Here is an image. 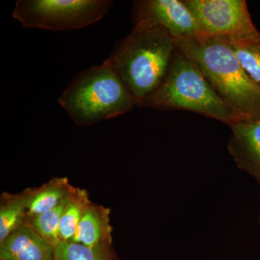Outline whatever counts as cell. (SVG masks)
Wrapping results in <instances>:
<instances>
[{
    "mask_svg": "<svg viewBox=\"0 0 260 260\" xmlns=\"http://www.w3.org/2000/svg\"><path fill=\"white\" fill-rule=\"evenodd\" d=\"M175 41L177 50L198 68L238 115L260 116V85L244 69L230 43L200 35Z\"/></svg>",
    "mask_w": 260,
    "mask_h": 260,
    "instance_id": "6da1fadb",
    "label": "cell"
},
{
    "mask_svg": "<svg viewBox=\"0 0 260 260\" xmlns=\"http://www.w3.org/2000/svg\"><path fill=\"white\" fill-rule=\"evenodd\" d=\"M177 51L175 39L160 26H135L116 43L106 62L114 70L138 107L167 76Z\"/></svg>",
    "mask_w": 260,
    "mask_h": 260,
    "instance_id": "7a4b0ae2",
    "label": "cell"
},
{
    "mask_svg": "<svg viewBox=\"0 0 260 260\" xmlns=\"http://www.w3.org/2000/svg\"><path fill=\"white\" fill-rule=\"evenodd\" d=\"M58 102L78 126H91L138 107L135 98L106 61L75 75Z\"/></svg>",
    "mask_w": 260,
    "mask_h": 260,
    "instance_id": "3957f363",
    "label": "cell"
},
{
    "mask_svg": "<svg viewBox=\"0 0 260 260\" xmlns=\"http://www.w3.org/2000/svg\"><path fill=\"white\" fill-rule=\"evenodd\" d=\"M139 107L190 111L228 125L242 118L217 95L204 75L177 49L162 83Z\"/></svg>",
    "mask_w": 260,
    "mask_h": 260,
    "instance_id": "277c9868",
    "label": "cell"
},
{
    "mask_svg": "<svg viewBox=\"0 0 260 260\" xmlns=\"http://www.w3.org/2000/svg\"><path fill=\"white\" fill-rule=\"evenodd\" d=\"M113 5L112 0H18L13 17L25 28L64 31L97 23Z\"/></svg>",
    "mask_w": 260,
    "mask_h": 260,
    "instance_id": "5b68a950",
    "label": "cell"
},
{
    "mask_svg": "<svg viewBox=\"0 0 260 260\" xmlns=\"http://www.w3.org/2000/svg\"><path fill=\"white\" fill-rule=\"evenodd\" d=\"M199 28V35L229 42H244L259 37L244 0H183Z\"/></svg>",
    "mask_w": 260,
    "mask_h": 260,
    "instance_id": "8992f818",
    "label": "cell"
},
{
    "mask_svg": "<svg viewBox=\"0 0 260 260\" xmlns=\"http://www.w3.org/2000/svg\"><path fill=\"white\" fill-rule=\"evenodd\" d=\"M135 26H160L175 40L199 35L194 15L183 0H141L135 2Z\"/></svg>",
    "mask_w": 260,
    "mask_h": 260,
    "instance_id": "52a82bcc",
    "label": "cell"
},
{
    "mask_svg": "<svg viewBox=\"0 0 260 260\" xmlns=\"http://www.w3.org/2000/svg\"><path fill=\"white\" fill-rule=\"evenodd\" d=\"M229 126V153L238 168L260 184V116L241 118Z\"/></svg>",
    "mask_w": 260,
    "mask_h": 260,
    "instance_id": "ba28073f",
    "label": "cell"
},
{
    "mask_svg": "<svg viewBox=\"0 0 260 260\" xmlns=\"http://www.w3.org/2000/svg\"><path fill=\"white\" fill-rule=\"evenodd\" d=\"M55 246L28 223L0 243L1 260H54Z\"/></svg>",
    "mask_w": 260,
    "mask_h": 260,
    "instance_id": "9c48e42d",
    "label": "cell"
},
{
    "mask_svg": "<svg viewBox=\"0 0 260 260\" xmlns=\"http://www.w3.org/2000/svg\"><path fill=\"white\" fill-rule=\"evenodd\" d=\"M112 232L110 210L91 202L80 220L73 241L89 247L112 246Z\"/></svg>",
    "mask_w": 260,
    "mask_h": 260,
    "instance_id": "30bf717a",
    "label": "cell"
},
{
    "mask_svg": "<svg viewBox=\"0 0 260 260\" xmlns=\"http://www.w3.org/2000/svg\"><path fill=\"white\" fill-rule=\"evenodd\" d=\"M76 189L66 177H54L42 185L22 191L27 209V218L54 209Z\"/></svg>",
    "mask_w": 260,
    "mask_h": 260,
    "instance_id": "8fae6325",
    "label": "cell"
},
{
    "mask_svg": "<svg viewBox=\"0 0 260 260\" xmlns=\"http://www.w3.org/2000/svg\"><path fill=\"white\" fill-rule=\"evenodd\" d=\"M27 209L22 193L3 192L0 198V243L25 223Z\"/></svg>",
    "mask_w": 260,
    "mask_h": 260,
    "instance_id": "7c38bea8",
    "label": "cell"
},
{
    "mask_svg": "<svg viewBox=\"0 0 260 260\" xmlns=\"http://www.w3.org/2000/svg\"><path fill=\"white\" fill-rule=\"evenodd\" d=\"M90 203L88 191L76 187L68 198L61 215L59 223L60 242L73 241L80 220Z\"/></svg>",
    "mask_w": 260,
    "mask_h": 260,
    "instance_id": "4fadbf2b",
    "label": "cell"
},
{
    "mask_svg": "<svg viewBox=\"0 0 260 260\" xmlns=\"http://www.w3.org/2000/svg\"><path fill=\"white\" fill-rule=\"evenodd\" d=\"M112 246L89 247L83 244L65 241L54 249V260H112Z\"/></svg>",
    "mask_w": 260,
    "mask_h": 260,
    "instance_id": "5bb4252c",
    "label": "cell"
},
{
    "mask_svg": "<svg viewBox=\"0 0 260 260\" xmlns=\"http://www.w3.org/2000/svg\"><path fill=\"white\" fill-rule=\"evenodd\" d=\"M68 198L63 200L60 204L58 205L54 209L49 210L47 213L37 215V216L27 218L26 220V221L41 236H42L44 239H47L48 242H50L54 246L60 242L59 223H60L61 215L64 211Z\"/></svg>",
    "mask_w": 260,
    "mask_h": 260,
    "instance_id": "9a60e30c",
    "label": "cell"
},
{
    "mask_svg": "<svg viewBox=\"0 0 260 260\" xmlns=\"http://www.w3.org/2000/svg\"><path fill=\"white\" fill-rule=\"evenodd\" d=\"M229 43L246 73L260 85V34L249 42Z\"/></svg>",
    "mask_w": 260,
    "mask_h": 260,
    "instance_id": "2e32d148",
    "label": "cell"
},
{
    "mask_svg": "<svg viewBox=\"0 0 260 260\" xmlns=\"http://www.w3.org/2000/svg\"><path fill=\"white\" fill-rule=\"evenodd\" d=\"M259 225H260V214H259Z\"/></svg>",
    "mask_w": 260,
    "mask_h": 260,
    "instance_id": "e0dca14e",
    "label": "cell"
}]
</instances>
